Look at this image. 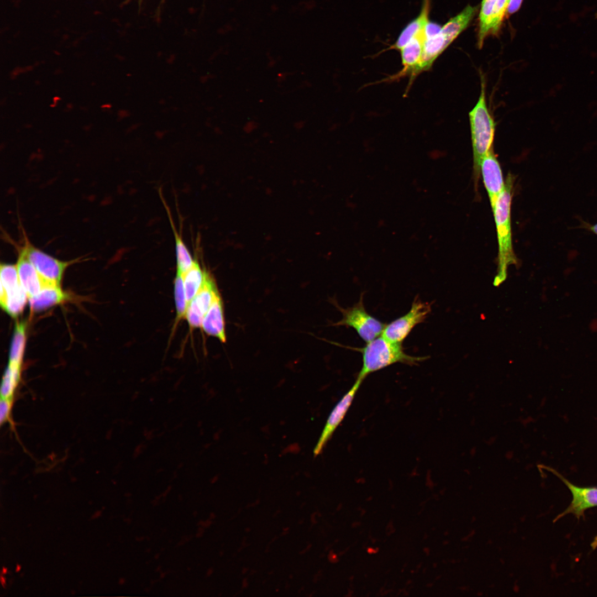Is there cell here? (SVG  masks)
Wrapping results in <instances>:
<instances>
[{"label":"cell","instance_id":"6da1fadb","mask_svg":"<svg viewBox=\"0 0 597 597\" xmlns=\"http://www.w3.org/2000/svg\"><path fill=\"white\" fill-rule=\"evenodd\" d=\"M41 494L80 552L97 569L119 570L134 535L157 521L125 522L101 512L70 493L50 465Z\"/></svg>","mask_w":597,"mask_h":597},{"label":"cell","instance_id":"7a4b0ae2","mask_svg":"<svg viewBox=\"0 0 597 597\" xmlns=\"http://www.w3.org/2000/svg\"><path fill=\"white\" fill-rule=\"evenodd\" d=\"M32 531L41 567L56 597L74 589L88 573L100 570L80 552L41 493H36Z\"/></svg>","mask_w":597,"mask_h":597},{"label":"cell","instance_id":"3957f363","mask_svg":"<svg viewBox=\"0 0 597 597\" xmlns=\"http://www.w3.org/2000/svg\"><path fill=\"white\" fill-rule=\"evenodd\" d=\"M418 546L406 538L395 523L368 547L367 572L373 597H386L408 569Z\"/></svg>","mask_w":597,"mask_h":597},{"label":"cell","instance_id":"277c9868","mask_svg":"<svg viewBox=\"0 0 597 597\" xmlns=\"http://www.w3.org/2000/svg\"><path fill=\"white\" fill-rule=\"evenodd\" d=\"M331 415L334 419L336 433L349 475L354 519V544L366 548L386 531L390 522L386 519L377 499L369 489L362 470L352 460L347 444L344 442V437L338 428V422L332 411Z\"/></svg>","mask_w":597,"mask_h":597},{"label":"cell","instance_id":"5b68a950","mask_svg":"<svg viewBox=\"0 0 597 597\" xmlns=\"http://www.w3.org/2000/svg\"><path fill=\"white\" fill-rule=\"evenodd\" d=\"M1 595H10L39 576L41 567L33 531L3 526L0 532Z\"/></svg>","mask_w":597,"mask_h":597},{"label":"cell","instance_id":"8992f818","mask_svg":"<svg viewBox=\"0 0 597 597\" xmlns=\"http://www.w3.org/2000/svg\"><path fill=\"white\" fill-rule=\"evenodd\" d=\"M57 597H136V591L121 570L100 569L88 573L74 589Z\"/></svg>","mask_w":597,"mask_h":597},{"label":"cell","instance_id":"52a82bcc","mask_svg":"<svg viewBox=\"0 0 597 597\" xmlns=\"http://www.w3.org/2000/svg\"><path fill=\"white\" fill-rule=\"evenodd\" d=\"M438 588L431 565L418 547L408 569L386 597H430Z\"/></svg>","mask_w":597,"mask_h":597},{"label":"cell","instance_id":"ba28073f","mask_svg":"<svg viewBox=\"0 0 597 597\" xmlns=\"http://www.w3.org/2000/svg\"><path fill=\"white\" fill-rule=\"evenodd\" d=\"M349 597H373L365 549L354 544L348 562Z\"/></svg>","mask_w":597,"mask_h":597},{"label":"cell","instance_id":"9c48e42d","mask_svg":"<svg viewBox=\"0 0 597 597\" xmlns=\"http://www.w3.org/2000/svg\"><path fill=\"white\" fill-rule=\"evenodd\" d=\"M237 233L243 238L259 231V224L253 220H240L235 227Z\"/></svg>","mask_w":597,"mask_h":597},{"label":"cell","instance_id":"30bf717a","mask_svg":"<svg viewBox=\"0 0 597 597\" xmlns=\"http://www.w3.org/2000/svg\"><path fill=\"white\" fill-rule=\"evenodd\" d=\"M329 268L331 265L327 262H314L311 265V271L315 276L322 277L328 272Z\"/></svg>","mask_w":597,"mask_h":597},{"label":"cell","instance_id":"8fae6325","mask_svg":"<svg viewBox=\"0 0 597 597\" xmlns=\"http://www.w3.org/2000/svg\"><path fill=\"white\" fill-rule=\"evenodd\" d=\"M277 253V249H266L263 250L259 255H256L254 263L261 264L270 259H272Z\"/></svg>","mask_w":597,"mask_h":597},{"label":"cell","instance_id":"7c38bea8","mask_svg":"<svg viewBox=\"0 0 597 597\" xmlns=\"http://www.w3.org/2000/svg\"><path fill=\"white\" fill-rule=\"evenodd\" d=\"M205 214L216 217V216H221L222 211L221 210L210 209L209 211H206Z\"/></svg>","mask_w":597,"mask_h":597},{"label":"cell","instance_id":"4fadbf2b","mask_svg":"<svg viewBox=\"0 0 597 597\" xmlns=\"http://www.w3.org/2000/svg\"><path fill=\"white\" fill-rule=\"evenodd\" d=\"M430 597H442L440 588L436 589Z\"/></svg>","mask_w":597,"mask_h":597}]
</instances>
